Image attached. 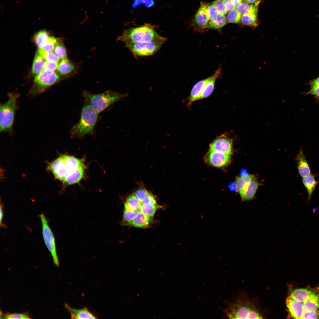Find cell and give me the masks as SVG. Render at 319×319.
<instances>
[{
	"label": "cell",
	"mask_w": 319,
	"mask_h": 319,
	"mask_svg": "<svg viewBox=\"0 0 319 319\" xmlns=\"http://www.w3.org/2000/svg\"><path fill=\"white\" fill-rule=\"evenodd\" d=\"M54 53L61 59L66 58V49L61 40L58 39L54 49Z\"/></svg>",
	"instance_id": "obj_34"
},
{
	"label": "cell",
	"mask_w": 319,
	"mask_h": 319,
	"mask_svg": "<svg viewBox=\"0 0 319 319\" xmlns=\"http://www.w3.org/2000/svg\"><path fill=\"white\" fill-rule=\"evenodd\" d=\"M42 55L43 58L46 61H50L58 63L60 60V58L54 53L53 52H44L38 50Z\"/></svg>",
	"instance_id": "obj_38"
},
{
	"label": "cell",
	"mask_w": 319,
	"mask_h": 319,
	"mask_svg": "<svg viewBox=\"0 0 319 319\" xmlns=\"http://www.w3.org/2000/svg\"><path fill=\"white\" fill-rule=\"evenodd\" d=\"M42 225V233L46 246L52 256L53 263L57 266H59V262L57 254L55 238L49 225L48 222L43 213L39 215Z\"/></svg>",
	"instance_id": "obj_7"
},
{
	"label": "cell",
	"mask_w": 319,
	"mask_h": 319,
	"mask_svg": "<svg viewBox=\"0 0 319 319\" xmlns=\"http://www.w3.org/2000/svg\"><path fill=\"white\" fill-rule=\"evenodd\" d=\"M31 317L27 313H9L4 314L2 318L5 319H30Z\"/></svg>",
	"instance_id": "obj_37"
},
{
	"label": "cell",
	"mask_w": 319,
	"mask_h": 319,
	"mask_svg": "<svg viewBox=\"0 0 319 319\" xmlns=\"http://www.w3.org/2000/svg\"><path fill=\"white\" fill-rule=\"evenodd\" d=\"M232 1L235 7L243 1V0H232Z\"/></svg>",
	"instance_id": "obj_50"
},
{
	"label": "cell",
	"mask_w": 319,
	"mask_h": 319,
	"mask_svg": "<svg viewBox=\"0 0 319 319\" xmlns=\"http://www.w3.org/2000/svg\"><path fill=\"white\" fill-rule=\"evenodd\" d=\"M310 87H312L319 84V77L310 82Z\"/></svg>",
	"instance_id": "obj_48"
},
{
	"label": "cell",
	"mask_w": 319,
	"mask_h": 319,
	"mask_svg": "<svg viewBox=\"0 0 319 319\" xmlns=\"http://www.w3.org/2000/svg\"><path fill=\"white\" fill-rule=\"evenodd\" d=\"M64 307L71 315L72 319H96L97 318L86 307L80 309L73 308L65 303Z\"/></svg>",
	"instance_id": "obj_14"
},
{
	"label": "cell",
	"mask_w": 319,
	"mask_h": 319,
	"mask_svg": "<svg viewBox=\"0 0 319 319\" xmlns=\"http://www.w3.org/2000/svg\"><path fill=\"white\" fill-rule=\"evenodd\" d=\"M221 71L222 68L219 67L214 74L209 77V80L203 89L199 100L206 98L211 94L214 88L215 81L220 75Z\"/></svg>",
	"instance_id": "obj_16"
},
{
	"label": "cell",
	"mask_w": 319,
	"mask_h": 319,
	"mask_svg": "<svg viewBox=\"0 0 319 319\" xmlns=\"http://www.w3.org/2000/svg\"><path fill=\"white\" fill-rule=\"evenodd\" d=\"M286 304L289 314L292 318L302 319L304 313L303 303L298 301L289 295L286 299Z\"/></svg>",
	"instance_id": "obj_13"
},
{
	"label": "cell",
	"mask_w": 319,
	"mask_h": 319,
	"mask_svg": "<svg viewBox=\"0 0 319 319\" xmlns=\"http://www.w3.org/2000/svg\"><path fill=\"white\" fill-rule=\"evenodd\" d=\"M260 1L254 4L242 2L235 7L241 15L250 13H257L258 7Z\"/></svg>",
	"instance_id": "obj_22"
},
{
	"label": "cell",
	"mask_w": 319,
	"mask_h": 319,
	"mask_svg": "<svg viewBox=\"0 0 319 319\" xmlns=\"http://www.w3.org/2000/svg\"><path fill=\"white\" fill-rule=\"evenodd\" d=\"M229 189L232 191H238L235 185V183H232L229 185Z\"/></svg>",
	"instance_id": "obj_49"
},
{
	"label": "cell",
	"mask_w": 319,
	"mask_h": 319,
	"mask_svg": "<svg viewBox=\"0 0 319 319\" xmlns=\"http://www.w3.org/2000/svg\"><path fill=\"white\" fill-rule=\"evenodd\" d=\"M49 37L48 32L45 30L39 31L35 35L34 40L38 49L43 47L47 42Z\"/></svg>",
	"instance_id": "obj_29"
},
{
	"label": "cell",
	"mask_w": 319,
	"mask_h": 319,
	"mask_svg": "<svg viewBox=\"0 0 319 319\" xmlns=\"http://www.w3.org/2000/svg\"><path fill=\"white\" fill-rule=\"evenodd\" d=\"M224 312L225 316L230 319L262 318L253 305L240 300L229 304Z\"/></svg>",
	"instance_id": "obj_5"
},
{
	"label": "cell",
	"mask_w": 319,
	"mask_h": 319,
	"mask_svg": "<svg viewBox=\"0 0 319 319\" xmlns=\"http://www.w3.org/2000/svg\"><path fill=\"white\" fill-rule=\"evenodd\" d=\"M58 63L56 62L46 61H45L43 69L50 71H53L57 70Z\"/></svg>",
	"instance_id": "obj_42"
},
{
	"label": "cell",
	"mask_w": 319,
	"mask_h": 319,
	"mask_svg": "<svg viewBox=\"0 0 319 319\" xmlns=\"http://www.w3.org/2000/svg\"><path fill=\"white\" fill-rule=\"evenodd\" d=\"M118 39L125 43L145 41L164 43L167 40L165 38L159 35L152 26L147 24L126 30Z\"/></svg>",
	"instance_id": "obj_1"
},
{
	"label": "cell",
	"mask_w": 319,
	"mask_h": 319,
	"mask_svg": "<svg viewBox=\"0 0 319 319\" xmlns=\"http://www.w3.org/2000/svg\"><path fill=\"white\" fill-rule=\"evenodd\" d=\"M59 79V76L55 72L43 69L35 77L30 95L35 96L42 93Z\"/></svg>",
	"instance_id": "obj_6"
},
{
	"label": "cell",
	"mask_w": 319,
	"mask_h": 319,
	"mask_svg": "<svg viewBox=\"0 0 319 319\" xmlns=\"http://www.w3.org/2000/svg\"><path fill=\"white\" fill-rule=\"evenodd\" d=\"M296 161L298 170L302 177H305L311 174L310 167L301 148L297 156Z\"/></svg>",
	"instance_id": "obj_15"
},
{
	"label": "cell",
	"mask_w": 319,
	"mask_h": 319,
	"mask_svg": "<svg viewBox=\"0 0 319 319\" xmlns=\"http://www.w3.org/2000/svg\"><path fill=\"white\" fill-rule=\"evenodd\" d=\"M315 292V291L308 288L296 289L292 292L290 296L298 301L303 303Z\"/></svg>",
	"instance_id": "obj_19"
},
{
	"label": "cell",
	"mask_w": 319,
	"mask_h": 319,
	"mask_svg": "<svg viewBox=\"0 0 319 319\" xmlns=\"http://www.w3.org/2000/svg\"><path fill=\"white\" fill-rule=\"evenodd\" d=\"M75 69L73 64L67 58L62 59L58 64L57 70L59 72L63 75H66L71 73Z\"/></svg>",
	"instance_id": "obj_25"
},
{
	"label": "cell",
	"mask_w": 319,
	"mask_h": 319,
	"mask_svg": "<svg viewBox=\"0 0 319 319\" xmlns=\"http://www.w3.org/2000/svg\"><path fill=\"white\" fill-rule=\"evenodd\" d=\"M305 94L313 95L319 100V84L310 87V90Z\"/></svg>",
	"instance_id": "obj_44"
},
{
	"label": "cell",
	"mask_w": 319,
	"mask_h": 319,
	"mask_svg": "<svg viewBox=\"0 0 319 319\" xmlns=\"http://www.w3.org/2000/svg\"><path fill=\"white\" fill-rule=\"evenodd\" d=\"M82 96L84 102L89 103L99 114L114 102L128 97V94L109 90L98 94L84 91Z\"/></svg>",
	"instance_id": "obj_3"
},
{
	"label": "cell",
	"mask_w": 319,
	"mask_h": 319,
	"mask_svg": "<svg viewBox=\"0 0 319 319\" xmlns=\"http://www.w3.org/2000/svg\"><path fill=\"white\" fill-rule=\"evenodd\" d=\"M206 12L210 20L216 18L219 14L212 3L211 4L208 3L206 8Z\"/></svg>",
	"instance_id": "obj_39"
},
{
	"label": "cell",
	"mask_w": 319,
	"mask_h": 319,
	"mask_svg": "<svg viewBox=\"0 0 319 319\" xmlns=\"http://www.w3.org/2000/svg\"><path fill=\"white\" fill-rule=\"evenodd\" d=\"M257 14L253 13L242 15L240 20L242 24L255 28L258 25Z\"/></svg>",
	"instance_id": "obj_30"
},
{
	"label": "cell",
	"mask_w": 319,
	"mask_h": 319,
	"mask_svg": "<svg viewBox=\"0 0 319 319\" xmlns=\"http://www.w3.org/2000/svg\"><path fill=\"white\" fill-rule=\"evenodd\" d=\"M208 3L201 2L200 7L197 11L194 18L192 26L196 32H203L208 29L210 20L206 12V8Z\"/></svg>",
	"instance_id": "obj_9"
},
{
	"label": "cell",
	"mask_w": 319,
	"mask_h": 319,
	"mask_svg": "<svg viewBox=\"0 0 319 319\" xmlns=\"http://www.w3.org/2000/svg\"><path fill=\"white\" fill-rule=\"evenodd\" d=\"M136 212L130 208L125 204L122 223L123 224H129L135 217Z\"/></svg>",
	"instance_id": "obj_31"
},
{
	"label": "cell",
	"mask_w": 319,
	"mask_h": 319,
	"mask_svg": "<svg viewBox=\"0 0 319 319\" xmlns=\"http://www.w3.org/2000/svg\"><path fill=\"white\" fill-rule=\"evenodd\" d=\"M241 17V14L235 8L229 12L226 18L229 23H237L240 21Z\"/></svg>",
	"instance_id": "obj_36"
},
{
	"label": "cell",
	"mask_w": 319,
	"mask_h": 319,
	"mask_svg": "<svg viewBox=\"0 0 319 319\" xmlns=\"http://www.w3.org/2000/svg\"><path fill=\"white\" fill-rule=\"evenodd\" d=\"M302 182L307 191L308 194L307 201H309L318 182L315 179L314 175L311 174L302 178Z\"/></svg>",
	"instance_id": "obj_21"
},
{
	"label": "cell",
	"mask_w": 319,
	"mask_h": 319,
	"mask_svg": "<svg viewBox=\"0 0 319 319\" xmlns=\"http://www.w3.org/2000/svg\"><path fill=\"white\" fill-rule=\"evenodd\" d=\"M212 4L216 7L219 14L224 15L227 11L224 4L223 0H216Z\"/></svg>",
	"instance_id": "obj_40"
},
{
	"label": "cell",
	"mask_w": 319,
	"mask_h": 319,
	"mask_svg": "<svg viewBox=\"0 0 319 319\" xmlns=\"http://www.w3.org/2000/svg\"><path fill=\"white\" fill-rule=\"evenodd\" d=\"M49 168L56 178L64 182L67 172L63 155L50 163Z\"/></svg>",
	"instance_id": "obj_12"
},
{
	"label": "cell",
	"mask_w": 319,
	"mask_h": 319,
	"mask_svg": "<svg viewBox=\"0 0 319 319\" xmlns=\"http://www.w3.org/2000/svg\"><path fill=\"white\" fill-rule=\"evenodd\" d=\"M319 310L314 311L305 312L302 319H318Z\"/></svg>",
	"instance_id": "obj_43"
},
{
	"label": "cell",
	"mask_w": 319,
	"mask_h": 319,
	"mask_svg": "<svg viewBox=\"0 0 319 319\" xmlns=\"http://www.w3.org/2000/svg\"><path fill=\"white\" fill-rule=\"evenodd\" d=\"M8 95L7 101L0 104V131L1 132L11 133L13 130L19 95L12 93H9Z\"/></svg>",
	"instance_id": "obj_4"
},
{
	"label": "cell",
	"mask_w": 319,
	"mask_h": 319,
	"mask_svg": "<svg viewBox=\"0 0 319 319\" xmlns=\"http://www.w3.org/2000/svg\"><path fill=\"white\" fill-rule=\"evenodd\" d=\"M58 39L55 37L49 36L47 42L43 47L38 50L40 51L44 52H53Z\"/></svg>",
	"instance_id": "obj_35"
},
{
	"label": "cell",
	"mask_w": 319,
	"mask_h": 319,
	"mask_svg": "<svg viewBox=\"0 0 319 319\" xmlns=\"http://www.w3.org/2000/svg\"><path fill=\"white\" fill-rule=\"evenodd\" d=\"M223 1L227 12H230L235 8L232 0H223Z\"/></svg>",
	"instance_id": "obj_46"
},
{
	"label": "cell",
	"mask_w": 319,
	"mask_h": 319,
	"mask_svg": "<svg viewBox=\"0 0 319 319\" xmlns=\"http://www.w3.org/2000/svg\"><path fill=\"white\" fill-rule=\"evenodd\" d=\"M248 174L247 170L245 169H243L240 171V175L241 176H244L248 175Z\"/></svg>",
	"instance_id": "obj_51"
},
{
	"label": "cell",
	"mask_w": 319,
	"mask_h": 319,
	"mask_svg": "<svg viewBox=\"0 0 319 319\" xmlns=\"http://www.w3.org/2000/svg\"><path fill=\"white\" fill-rule=\"evenodd\" d=\"M232 139L222 134L210 144L209 151L221 152L231 155L232 152Z\"/></svg>",
	"instance_id": "obj_10"
},
{
	"label": "cell",
	"mask_w": 319,
	"mask_h": 319,
	"mask_svg": "<svg viewBox=\"0 0 319 319\" xmlns=\"http://www.w3.org/2000/svg\"><path fill=\"white\" fill-rule=\"evenodd\" d=\"M84 168L81 169L70 174L64 183L68 185L78 183L84 177Z\"/></svg>",
	"instance_id": "obj_26"
},
{
	"label": "cell",
	"mask_w": 319,
	"mask_h": 319,
	"mask_svg": "<svg viewBox=\"0 0 319 319\" xmlns=\"http://www.w3.org/2000/svg\"><path fill=\"white\" fill-rule=\"evenodd\" d=\"M244 1L250 4H254L260 1V0H244Z\"/></svg>",
	"instance_id": "obj_52"
},
{
	"label": "cell",
	"mask_w": 319,
	"mask_h": 319,
	"mask_svg": "<svg viewBox=\"0 0 319 319\" xmlns=\"http://www.w3.org/2000/svg\"><path fill=\"white\" fill-rule=\"evenodd\" d=\"M148 193L145 189L140 188L136 191L134 195L141 204L146 198Z\"/></svg>",
	"instance_id": "obj_41"
},
{
	"label": "cell",
	"mask_w": 319,
	"mask_h": 319,
	"mask_svg": "<svg viewBox=\"0 0 319 319\" xmlns=\"http://www.w3.org/2000/svg\"><path fill=\"white\" fill-rule=\"evenodd\" d=\"M44 59L39 51L36 52L33 60L32 68V72L34 74H38L43 70Z\"/></svg>",
	"instance_id": "obj_24"
},
{
	"label": "cell",
	"mask_w": 319,
	"mask_h": 319,
	"mask_svg": "<svg viewBox=\"0 0 319 319\" xmlns=\"http://www.w3.org/2000/svg\"><path fill=\"white\" fill-rule=\"evenodd\" d=\"M4 207L3 204L1 203L0 204V225L1 227H5V225L3 223V220L4 217Z\"/></svg>",
	"instance_id": "obj_47"
},
{
	"label": "cell",
	"mask_w": 319,
	"mask_h": 319,
	"mask_svg": "<svg viewBox=\"0 0 319 319\" xmlns=\"http://www.w3.org/2000/svg\"><path fill=\"white\" fill-rule=\"evenodd\" d=\"M157 208V205L142 203L141 204L140 211L146 216L151 218L154 214Z\"/></svg>",
	"instance_id": "obj_33"
},
{
	"label": "cell",
	"mask_w": 319,
	"mask_h": 319,
	"mask_svg": "<svg viewBox=\"0 0 319 319\" xmlns=\"http://www.w3.org/2000/svg\"><path fill=\"white\" fill-rule=\"evenodd\" d=\"M303 308L304 312L319 310V294L315 292L303 302Z\"/></svg>",
	"instance_id": "obj_20"
},
{
	"label": "cell",
	"mask_w": 319,
	"mask_h": 319,
	"mask_svg": "<svg viewBox=\"0 0 319 319\" xmlns=\"http://www.w3.org/2000/svg\"><path fill=\"white\" fill-rule=\"evenodd\" d=\"M131 210L137 212L140 210L141 204L134 194H131L127 198L125 203Z\"/></svg>",
	"instance_id": "obj_32"
},
{
	"label": "cell",
	"mask_w": 319,
	"mask_h": 319,
	"mask_svg": "<svg viewBox=\"0 0 319 319\" xmlns=\"http://www.w3.org/2000/svg\"><path fill=\"white\" fill-rule=\"evenodd\" d=\"M259 183L255 178L250 181L241 192L239 193L242 201L252 200L255 196Z\"/></svg>",
	"instance_id": "obj_17"
},
{
	"label": "cell",
	"mask_w": 319,
	"mask_h": 319,
	"mask_svg": "<svg viewBox=\"0 0 319 319\" xmlns=\"http://www.w3.org/2000/svg\"><path fill=\"white\" fill-rule=\"evenodd\" d=\"M150 218L140 210L136 212L135 217L129 224L136 227L144 228L149 225Z\"/></svg>",
	"instance_id": "obj_23"
},
{
	"label": "cell",
	"mask_w": 319,
	"mask_h": 319,
	"mask_svg": "<svg viewBox=\"0 0 319 319\" xmlns=\"http://www.w3.org/2000/svg\"><path fill=\"white\" fill-rule=\"evenodd\" d=\"M227 19L224 15L219 14L217 17L209 21L208 29L218 30L222 28L227 24Z\"/></svg>",
	"instance_id": "obj_28"
},
{
	"label": "cell",
	"mask_w": 319,
	"mask_h": 319,
	"mask_svg": "<svg viewBox=\"0 0 319 319\" xmlns=\"http://www.w3.org/2000/svg\"><path fill=\"white\" fill-rule=\"evenodd\" d=\"M142 203L156 205V201L155 198L152 194L149 193Z\"/></svg>",
	"instance_id": "obj_45"
},
{
	"label": "cell",
	"mask_w": 319,
	"mask_h": 319,
	"mask_svg": "<svg viewBox=\"0 0 319 319\" xmlns=\"http://www.w3.org/2000/svg\"><path fill=\"white\" fill-rule=\"evenodd\" d=\"M209 79V77L200 81L194 85L191 90L188 98V105H191L193 102L199 100L203 89Z\"/></svg>",
	"instance_id": "obj_18"
},
{
	"label": "cell",
	"mask_w": 319,
	"mask_h": 319,
	"mask_svg": "<svg viewBox=\"0 0 319 319\" xmlns=\"http://www.w3.org/2000/svg\"><path fill=\"white\" fill-rule=\"evenodd\" d=\"M231 155L221 152L210 151L205 157L206 162L213 166L221 167L227 165L230 162Z\"/></svg>",
	"instance_id": "obj_11"
},
{
	"label": "cell",
	"mask_w": 319,
	"mask_h": 319,
	"mask_svg": "<svg viewBox=\"0 0 319 319\" xmlns=\"http://www.w3.org/2000/svg\"><path fill=\"white\" fill-rule=\"evenodd\" d=\"M98 114L88 103L84 102L80 120L71 129V137H82L93 133Z\"/></svg>",
	"instance_id": "obj_2"
},
{
	"label": "cell",
	"mask_w": 319,
	"mask_h": 319,
	"mask_svg": "<svg viewBox=\"0 0 319 319\" xmlns=\"http://www.w3.org/2000/svg\"><path fill=\"white\" fill-rule=\"evenodd\" d=\"M255 178L254 175H249L244 176L237 177L235 181V184L239 193L242 191L248 183Z\"/></svg>",
	"instance_id": "obj_27"
},
{
	"label": "cell",
	"mask_w": 319,
	"mask_h": 319,
	"mask_svg": "<svg viewBox=\"0 0 319 319\" xmlns=\"http://www.w3.org/2000/svg\"><path fill=\"white\" fill-rule=\"evenodd\" d=\"M163 43L157 41L139 42L126 43V47L135 56H145L153 54Z\"/></svg>",
	"instance_id": "obj_8"
}]
</instances>
